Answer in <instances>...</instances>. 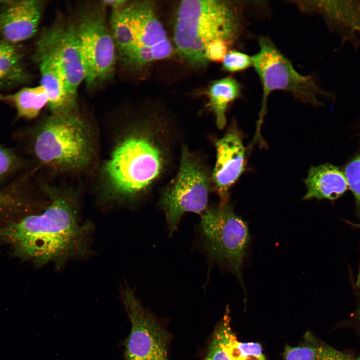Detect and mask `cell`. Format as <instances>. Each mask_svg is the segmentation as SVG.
<instances>
[{
	"mask_svg": "<svg viewBox=\"0 0 360 360\" xmlns=\"http://www.w3.org/2000/svg\"><path fill=\"white\" fill-rule=\"evenodd\" d=\"M102 2L105 6H110L112 10L120 9L124 6L127 3V1L124 0H103Z\"/></svg>",
	"mask_w": 360,
	"mask_h": 360,
	"instance_id": "obj_26",
	"label": "cell"
},
{
	"mask_svg": "<svg viewBox=\"0 0 360 360\" xmlns=\"http://www.w3.org/2000/svg\"><path fill=\"white\" fill-rule=\"evenodd\" d=\"M36 48L47 52L58 65L64 82L67 97L74 105L78 89L85 80V70L76 26L59 22L44 28Z\"/></svg>",
	"mask_w": 360,
	"mask_h": 360,
	"instance_id": "obj_11",
	"label": "cell"
},
{
	"mask_svg": "<svg viewBox=\"0 0 360 360\" xmlns=\"http://www.w3.org/2000/svg\"><path fill=\"white\" fill-rule=\"evenodd\" d=\"M259 46L258 52L252 56V66L260 78L263 91L261 110L253 144L263 142L260 128L266 112L267 100L272 91L282 90L290 92L296 99L315 106L322 104L318 99L319 96H332L320 88L312 76H303L296 72L290 62L269 38L261 37Z\"/></svg>",
	"mask_w": 360,
	"mask_h": 360,
	"instance_id": "obj_5",
	"label": "cell"
},
{
	"mask_svg": "<svg viewBox=\"0 0 360 360\" xmlns=\"http://www.w3.org/2000/svg\"><path fill=\"white\" fill-rule=\"evenodd\" d=\"M252 56L236 50L228 51L222 61V68L229 72H238L252 66Z\"/></svg>",
	"mask_w": 360,
	"mask_h": 360,
	"instance_id": "obj_23",
	"label": "cell"
},
{
	"mask_svg": "<svg viewBox=\"0 0 360 360\" xmlns=\"http://www.w3.org/2000/svg\"><path fill=\"white\" fill-rule=\"evenodd\" d=\"M4 0H0V4L2 3Z\"/></svg>",
	"mask_w": 360,
	"mask_h": 360,
	"instance_id": "obj_30",
	"label": "cell"
},
{
	"mask_svg": "<svg viewBox=\"0 0 360 360\" xmlns=\"http://www.w3.org/2000/svg\"><path fill=\"white\" fill-rule=\"evenodd\" d=\"M43 2L4 0L0 4V40L18 44L35 35L42 16Z\"/></svg>",
	"mask_w": 360,
	"mask_h": 360,
	"instance_id": "obj_13",
	"label": "cell"
},
{
	"mask_svg": "<svg viewBox=\"0 0 360 360\" xmlns=\"http://www.w3.org/2000/svg\"><path fill=\"white\" fill-rule=\"evenodd\" d=\"M235 4L226 0H186L179 4L174 38L180 56L190 66L208 63L205 50L209 43L220 39L232 44L240 30Z\"/></svg>",
	"mask_w": 360,
	"mask_h": 360,
	"instance_id": "obj_3",
	"label": "cell"
},
{
	"mask_svg": "<svg viewBox=\"0 0 360 360\" xmlns=\"http://www.w3.org/2000/svg\"><path fill=\"white\" fill-rule=\"evenodd\" d=\"M0 100L12 104L16 109L18 116L26 118H33L38 116L49 102L47 92L40 84L34 87H25L12 94H0Z\"/></svg>",
	"mask_w": 360,
	"mask_h": 360,
	"instance_id": "obj_21",
	"label": "cell"
},
{
	"mask_svg": "<svg viewBox=\"0 0 360 360\" xmlns=\"http://www.w3.org/2000/svg\"><path fill=\"white\" fill-rule=\"evenodd\" d=\"M18 162L17 156L12 150L0 144V178L12 172Z\"/></svg>",
	"mask_w": 360,
	"mask_h": 360,
	"instance_id": "obj_25",
	"label": "cell"
},
{
	"mask_svg": "<svg viewBox=\"0 0 360 360\" xmlns=\"http://www.w3.org/2000/svg\"><path fill=\"white\" fill-rule=\"evenodd\" d=\"M30 78L20 46L0 40V90L24 84Z\"/></svg>",
	"mask_w": 360,
	"mask_h": 360,
	"instance_id": "obj_18",
	"label": "cell"
},
{
	"mask_svg": "<svg viewBox=\"0 0 360 360\" xmlns=\"http://www.w3.org/2000/svg\"><path fill=\"white\" fill-rule=\"evenodd\" d=\"M304 338L305 341L299 346H285L284 360H355L350 354L320 342L310 332Z\"/></svg>",
	"mask_w": 360,
	"mask_h": 360,
	"instance_id": "obj_20",
	"label": "cell"
},
{
	"mask_svg": "<svg viewBox=\"0 0 360 360\" xmlns=\"http://www.w3.org/2000/svg\"><path fill=\"white\" fill-rule=\"evenodd\" d=\"M33 58L40 68V85L47 92L49 108L53 113L71 110L74 105L67 97L63 76L56 62L47 52L37 48Z\"/></svg>",
	"mask_w": 360,
	"mask_h": 360,
	"instance_id": "obj_17",
	"label": "cell"
},
{
	"mask_svg": "<svg viewBox=\"0 0 360 360\" xmlns=\"http://www.w3.org/2000/svg\"><path fill=\"white\" fill-rule=\"evenodd\" d=\"M90 228L80 222L73 202L55 196L40 214L28 216L0 228V240L20 256L43 264H60L86 248Z\"/></svg>",
	"mask_w": 360,
	"mask_h": 360,
	"instance_id": "obj_2",
	"label": "cell"
},
{
	"mask_svg": "<svg viewBox=\"0 0 360 360\" xmlns=\"http://www.w3.org/2000/svg\"><path fill=\"white\" fill-rule=\"evenodd\" d=\"M102 4L84 11L76 25L88 86L108 80L114 70L116 48Z\"/></svg>",
	"mask_w": 360,
	"mask_h": 360,
	"instance_id": "obj_8",
	"label": "cell"
},
{
	"mask_svg": "<svg viewBox=\"0 0 360 360\" xmlns=\"http://www.w3.org/2000/svg\"><path fill=\"white\" fill-rule=\"evenodd\" d=\"M212 188V173L207 165L182 145L178 172L162 190L159 202L170 235L177 230L184 213L202 215L208 208Z\"/></svg>",
	"mask_w": 360,
	"mask_h": 360,
	"instance_id": "obj_6",
	"label": "cell"
},
{
	"mask_svg": "<svg viewBox=\"0 0 360 360\" xmlns=\"http://www.w3.org/2000/svg\"><path fill=\"white\" fill-rule=\"evenodd\" d=\"M230 44L227 42L218 39L212 41L207 46L205 56L207 60L216 62H222L228 52Z\"/></svg>",
	"mask_w": 360,
	"mask_h": 360,
	"instance_id": "obj_24",
	"label": "cell"
},
{
	"mask_svg": "<svg viewBox=\"0 0 360 360\" xmlns=\"http://www.w3.org/2000/svg\"><path fill=\"white\" fill-rule=\"evenodd\" d=\"M132 24L130 47L121 58L128 66L140 68L170 57L173 48L151 1L128 4Z\"/></svg>",
	"mask_w": 360,
	"mask_h": 360,
	"instance_id": "obj_9",
	"label": "cell"
},
{
	"mask_svg": "<svg viewBox=\"0 0 360 360\" xmlns=\"http://www.w3.org/2000/svg\"><path fill=\"white\" fill-rule=\"evenodd\" d=\"M228 308L216 326L205 360H267L261 345L239 341L230 326Z\"/></svg>",
	"mask_w": 360,
	"mask_h": 360,
	"instance_id": "obj_14",
	"label": "cell"
},
{
	"mask_svg": "<svg viewBox=\"0 0 360 360\" xmlns=\"http://www.w3.org/2000/svg\"><path fill=\"white\" fill-rule=\"evenodd\" d=\"M302 10L322 15L333 29L344 39L352 40L360 34V1H302Z\"/></svg>",
	"mask_w": 360,
	"mask_h": 360,
	"instance_id": "obj_15",
	"label": "cell"
},
{
	"mask_svg": "<svg viewBox=\"0 0 360 360\" xmlns=\"http://www.w3.org/2000/svg\"><path fill=\"white\" fill-rule=\"evenodd\" d=\"M240 84L232 77L214 80L206 92L208 106L214 116L218 128L223 129L226 124V111L228 106L240 96Z\"/></svg>",
	"mask_w": 360,
	"mask_h": 360,
	"instance_id": "obj_19",
	"label": "cell"
},
{
	"mask_svg": "<svg viewBox=\"0 0 360 360\" xmlns=\"http://www.w3.org/2000/svg\"><path fill=\"white\" fill-rule=\"evenodd\" d=\"M201 216L200 230L210 260L233 274L242 284L241 268L250 240L246 222L228 202L208 208Z\"/></svg>",
	"mask_w": 360,
	"mask_h": 360,
	"instance_id": "obj_7",
	"label": "cell"
},
{
	"mask_svg": "<svg viewBox=\"0 0 360 360\" xmlns=\"http://www.w3.org/2000/svg\"><path fill=\"white\" fill-rule=\"evenodd\" d=\"M173 120L160 111H149L116 146L106 172L119 195L130 199L144 196L165 176L178 140Z\"/></svg>",
	"mask_w": 360,
	"mask_h": 360,
	"instance_id": "obj_1",
	"label": "cell"
},
{
	"mask_svg": "<svg viewBox=\"0 0 360 360\" xmlns=\"http://www.w3.org/2000/svg\"><path fill=\"white\" fill-rule=\"evenodd\" d=\"M344 172L348 188L352 192L357 204L360 206V154L346 164Z\"/></svg>",
	"mask_w": 360,
	"mask_h": 360,
	"instance_id": "obj_22",
	"label": "cell"
},
{
	"mask_svg": "<svg viewBox=\"0 0 360 360\" xmlns=\"http://www.w3.org/2000/svg\"><path fill=\"white\" fill-rule=\"evenodd\" d=\"M355 360H360V356L358 358L355 359Z\"/></svg>",
	"mask_w": 360,
	"mask_h": 360,
	"instance_id": "obj_29",
	"label": "cell"
},
{
	"mask_svg": "<svg viewBox=\"0 0 360 360\" xmlns=\"http://www.w3.org/2000/svg\"><path fill=\"white\" fill-rule=\"evenodd\" d=\"M121 298L132 325L125 344V360H169L168 333L143 306L131 288H122Z\"/></svg>",
	"mask_w": 360,
	"mask_h": 360,
	"instance_id": "obj_10",
	"label": "cell"
},
{
	"mask_svg": "<svg viewBox=\"0 0 360 360\" xmlns=\"http://www.w3.org/2000/svg\"><path fill=\"white\" fill-rule=\"evenodd\" d=\"M304 182L306 187V192L303 197L304 200H334L348 188L344 172L330 164L312 166Z\"/></svg>",
	"mask_w": 360,
	"mask_h": 360,
	"instance_id": "obj_16",
	"label": "cell"
},
{
	"mask_svg": "<svg viewBox=\"0 0 360 360\" xmlns=\"http://www.w3.org/2000/svg\"><path fill=\"white\" fill-rule=\"evenodd\" d=\"M356 316L357 320L360 324V306L359 308H358Z\"/></svg>",
	"mask_w": 360,
	"mask_h": 360,
	"instance_id": "obj_28",
	"label": "cell"
},
{
	"mask_svg": "<svg viewBox=\"0 0 360 360\" xmlns=\"http://www.w3.org/2000/svg\"><path fill=\"white\" fill-rule=\"evenodd\" d=\"M352 225L354 226H355L357 228H359V229L360 230V224H352ZM357 279H358V280H360V266H359V268H358V276H357Z\"/></svg>",
	"mask_w": 360,
	"mask_h": 360,
	"instance_id": "obj_27",
	"label": "cell"
},
{
	"mask_svg": "<svg viewBox=\"0 0 360 360\" xmlns=\"http://www.w3.org/2000/svg\"><path fill=\"white\" fill-rule=\"evenodd\" d=\"M216 160L212 172V188L220 204L228 202L231 186L245 170V148L241 132L232 124L221 138L214 140Z\"/></svg>",
	"mask_w": 360,
	"mask_h": 360,
	"instance_id": "obj_12",
	"label": "cell"
},
{
	"mask_svg": "<svg viewBox=\"0 0 360 360\" xmlns=\"http://www.w3.org/2000/svg\"><path fill=\"white\" fill-rule=\"evenodd\" d=\"M34 151L44 164L76 170L89 162L92 144L83 120L70 110L54 113L42 124L35 136Z\"/></svg>",
	"mask_w": 360,
	"mask_h": 360,
	"instance_id": "obj_4",
	"label": "cell"
}]
</instances>
